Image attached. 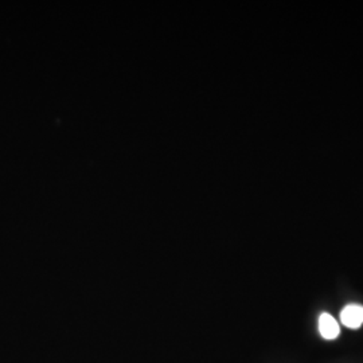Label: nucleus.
<instances>
[{
    "instance_id": "f257e3e1",
    "label": "nucleus",
    "mask_w": 363,
    "mask_h": 363,
    "mask_svg": "<svg viewBox=\"0 0 363 363\" xmlns=\"http://www.w3.org/2000/svg\"><path fill=\"white\" fill-rule=\"evenodd\" d=\"M342 325L351 330H358L363 325V307L359 304H349L340 312Z\"/></svg>"
},
{
    "instance_id": "f03ea898",
    "label": "nucleus",
    "mask_w": 363,
    "mask_h": 363,
    "mask_svg": "<svg viewBox=\"0 0 363 363\" xmlns=\"http://www.w3.org/2000/svg\"><path fill=\"white\" fill-rule=\"evenodd\" d=\"M319 333L325 340H334L339 337L340 327L333 315L325 312L319 316Z\"/></svg>"
}]
</instances>
